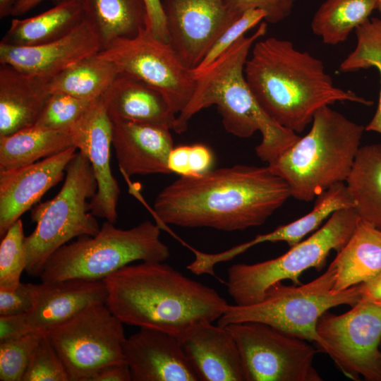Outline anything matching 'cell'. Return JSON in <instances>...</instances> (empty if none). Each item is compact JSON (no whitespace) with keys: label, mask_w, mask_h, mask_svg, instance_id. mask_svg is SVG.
Returning a JSON list of instances; mask_svg holds the SVG:
<instances>
[{"label":"cell","mask_w":381,"mask_h":381,"mask_svg":"<svg viewBox=\"0 0 381 381\" xmlns=\"http://www.w3.org/2000/svg\"><path fill=\"white\" fill-rule=\"evenodd\" d=\"M37 284L20 282L12 291L0 289V315L28 313L32 309Z\"/></svg>","instance_id":"f35d334b"},{"label":"cell","mask_w":381,"mask_h":381,"mask_svg":"<svg viewBox=\"0 0 381 381\" xmlns=\"http://www.w3.org/2000/svg\"><path fill=\"white\" fill-rule=\"evenodd\" d=\"M111 121L112 146L125 177L171 174L167 164L174 147L170 129L129 121Z\"/></svg>","instance_id":"d6986e66"},{"label":"cell","mask_w":381,"mask_h":381,"mask_svg":"<svg viewBox=\"0 0 381 381\" xmlns=\"http://www.w3.org/2000/svg\"><path fill=\"white\" fill-rule=\"evenodd\" d=\"M345 182L360 220L381 230V144L361 146Z\"/></svg>","instance_id":"4316f807"},{"label":"cell","mask_w":381,"mask_h":381,"mask_svg":"<svg viewBox=\"0 0 381 381\" xmlns=\"http://www.w3.org/2000/svg\"><path fill=\"white\" fill-rule=\"evenodd\" d=\"M104 280L68 279L37 284L34 306L27 313L30 332L46 334L91 305L106 303Z\"/></svg>","instance_id":"44dd1931"},{"label":"cell","mask_w":381,"mask_h":381,"mask_svg":"<svg viewBox=\"0 0 381 381\" xmlns=\"http://www.w3.org/2000/svg\"><path fill=\"white\" fill-rule=\"evenodd\" d=\"M318 349L349 378L381 381V307L359 301L345 313L326 311L318 320Z\"/></svg>","instance_id":"4fadbf2b"},{"label":"cell","mask_w":381,"mask_h":381,"mask_svg":"<svg viewBox=\"0 0 381 381\" xmlns=\"http://www.w3.org/2000/svg\"><path fill=\"white\" fill-rule=\"evenodd\" d=\"M244 74L265 112L280 126L302 133L316 111L337 102L373 104L334 85L322 60L289 40L259 39L246 60Z\"/></svg>","instance_id":"3957f363"},{"label":"cell","mask_w":381,"mask_h":381,"mask_svg":"<svg viewBox=\"0 0 381 381\" xmlns=\"http://www.w3.org/2000/svg\"><path fill=\"white\" fill-rule=\"evenodd\" d=\"M48 80L0 66V137L32 127L50 95Z\"/></svg>","instance_id":"603a6c76"},{"label":"cell","mask_w":381,"mask_h":381,"mask_svg":"<svg viewBox=\"0 0 381 381\" xmlns=\"http://www.w3.org/2000/svg\"><path fill=\"white\" fill-rule=\"evenodd\" d=\"M44 334L32 332L0 343L1 381H22L31 356Z\"/></svg>","instance_id":"836d02e7"},{"label":"cell","mask_w":381,"mask_h":381,"mask_svg":"<svg viewBox=\"0 0 381 381\" xmlns=\"http://www.w3.org/2000/svg\"><path fill=\"white\" fill-rule=\"evenodd\" d=\"M106 305L123 324L179 338L217 320L229 304L214 289L163 262L129 264L104 279Z\"/></svg>","instance_id":"7a4b0ae2"},{"label":"cell","mask_w":381,"mask_h":381,"mask_svg":"<svg viewBox=\"0 0 381 381\" xmlns=\"http://www.w3.org/2000/svg\"><path fill=\"white\" fill-rule=\"evenodd\" d=\"M201 381H246L237 344L226 326L202 322L179 338Z\"/></svg>","instance_id":"ffe728a7"},{"label":"cell","mask_w":381,"mask_h":381,"mask_svg":"<svg viewBox=\"0 0 381 381\" xmlns=\"http://www.w3.org/2000/svg\"><path fill=\"white\" fill-rule=\"evenodd\" d=\"M376 9L380 12L381 16V0H377Z\"/></svg>","instance_id":"681fc988"},{"label":"cell","mask_w":381,"mask_h":381,"mask_svg":"<svg viewBox=\"0 0 381 381\" xmlns=\"http://www.w3.org/2000/svg\"><path fill=\"white\" fill-rule=\"evenodd\" d=\"M21 219L16 221L1 238L0 244V289L12 291L20 284L28 263V252Z\"/></svg>","instance_id":"1f68e13d"},{"label":"cell","mask_w":381,"mask_h":381,"mask_svg":"<svg viewBox=\"0 0 381 381\" xmlns=\"http://www.w3.org/2000/svg\"><path fill=\"white\" fill-rule=\"evenodd\" d=\"M189 145L174 147L168 157V168L171 173H175L179 176H189L190 169L188 164Z\"/></svg>","instance_id":"7bdbcfd3"},{"label":"cell","mask_w":381,"mask_h":381,"mask_svg":"<svg viewBox=\"0 0 381 381\" xmlns=\"http://www.w3.org/2000/svg\"><path fill=\"white\" fill-rule=\"evenodd\" d=\"M262 22L250 35L243 36L205 70L195 73L197 85L187 107L177 115L174 131L184 132L188 121L200 110L215 105L225 130L248 138L259 131L257 156L267 164L293 145L300 136L273 121L258 104L246 81L244 68L254 43L265 36Z\"/></svg>","instance_id":"277c9868"},{"label":"cell","mask_w":381,"mask_h":381,"mask_svg":"<svg viewBox=\"0 0 381 381\" xmlns=\"http://www.w3.org/2000/svg\"><path fill=\"white\" fill-rule=\"evenodd\" d=\"M371 67L376 68L380 76V92L379 97L378 105L373 119L365 127L367 131H373L381 134V59L371 64Z\"/></svg>","instance_id":"bcb514c9"},{"label":"cell","mask_w":381,"mask_h":381,"mask_svg":"<svg viewBox=\"0 0 381 381\" xmlns=\"http://www.w3.org/2000/svg\"><path fill=\"white\" fill-rule=\"evenodd\" d=\"M214 157L212 151L206 145L195 144L189 145L188 164L190 176L203 174L212 169Z\"/></svg>","instance_id":"b9f144b4"},{"label":"cell","mask_w":381,"mask_h":381,"mask_svg":"<svg viewBox=\"0 0 381 381\" xmlns=\"http://www.w3.org/2000/svg\"><path fill=\"white\" fill-rule=\"evenodd\" d=\"M336 270L332 262L322 274L305 284L271 286L262 301L248 306L229 305L217 320V325L258 322L282 332L314 341L318 348L321 339L317 332L320 316L329 309L354 306L359 301L358 284L335 291Z\"/></svg>","instance_id":"52a82bcc"},{"label":"cell","mask_w":381,"mask_h":381,"mask_svg":"<svg viewBox=\"0 0 381 381\" xmlns=\"http://www.w3.org/2000/svg\"><path fill=\"white\" fill-rule=\"evenodd\" d=\"M70 132L74 147L90 162L97 181L89 210L96 217L115 224L121 190L110 164L113 123L101 97L93 101Z\"/></svg>","instance_id":"9a60e30c"},{"label":"cell","mask_w":381,"mask_h":381,"mask_svg":"<svg viewBox=\"0 0 381 381\" xmlns=\"http://www.w3.org/2000/svg\"><path fill=\"white\" fill-rule=\"evenodd\" d=\"M89 381H131V375L126 362L107 365L94 374Z\"/></svg>","instance_id":"ee69618b"},{"label":"cell","mask_w":381,"mask_h":381,"mask_svg":"<svg viewBox=\"0 0 381 381\" xmlns=\"http://www.w3.org/2000/svg\"><path fill=\"white\" fill-rule=\"evenodd\" d=\"M376 6L377 0H325L313 17L312 31L326 44L344 42Z\"/></svg>","instance_id":"4dcf8cb0"},{"label":"cell","mask_w":381,"mask_h":381,"mask_svg":"<svg viewBox=\"0 0 381 381\" xmlns=\"http://www.w3.org/2000/svg\"><path fill=\"white\" fill-rule=\"evenodd\" d=\"M357 44L339 65L341 72H353L370 68L381 58V18H369L355 30Z\"/></svg>","instance_id":"e575fe53"},{"label":"cell","mask_w":381,"mask_h":381,"mask_svg":"<svg viewBox=\"0 0 381 381\" xmlns=\"http://www.w3.org/2000/svg\"><path fill=\"white\" fill-rule=\"evenodd\" d=\"M84 19L79 0H64L37 16L13 19L0 42L18 47L45 44L67 35Z\"/></svg>","instance_id":"484cf974"},{"label":"cell","mask_w":381,"mask_h":381,"mask_svg":"<svg viewBox=\"0 0 381 381\" xmlns=\"http://www.w3.org/2000/svg\"><path fill=\"white\" fill-rule=\"evenodd\" d=\"M106 220L94 236H81L56 250L47 260L41 282L68 279L104 280L137 260L164 262L170 255L160 240V226L149 220L128 229Z\"/></svg>","instance_id":"8992f818"},{"label":"cell","mask_w":381,"mask_h":381,"mask_svg":"<svg viewBox=\"0 0 381 381\" xmlns=\"http://www.w3.org/2000/svg\"><path fill=\"white\" fill-rule=\"evenodd\" d=\"M380 350H381V343H380Z\"/></svg>","instance_id":"f907efd6"},{"label":"cell","mask_w":381,"mask_h":381,"mask_svg":"<svg viewBox=\"0 0 381 381\" xmlns=\"http://www.w3.org/2000/svg\"><path fill=\"white\" fill-rule=\"evenodd\" d=\"M75 147L70 131L32 126L0 137V172L33 164Z\"/></svg>","instance_id":"f1b7e54d"},{"label":"cell","mask_w":381,"mask_h":381,"mask_svg":"<svg viewBox=\"0 0 381 381\" xmlns=\"http://www.w3.org/2000/svg\"><path fill=\"white\" fill-rule=\"evenodd\" d=\"M147 10V29L158 39L169 42L162 0H145Z\"/></svg>","instance_id":"60d3db41"},{"label":"cell","mask_w":381,"mask_h":381,"mask_svg":"<svg viewBox=\"0 0 381 381\" xmlns=\"http://www.w3.org/2000/svg\"><path fill=\"white\" fill-rule=\"evenodd\" d=\"M94 100L59 92L51 93L35 126L56 131H70Z\"/></svg>","instance_id":"d6a6232c"},{"label":"cell","mask_w":381,"mask_h":381,"mask_svg":"<svg viewBox=\"0 0 381 381\" xmlns=\"http://www.w3.org/2000/svg\"><path fill=\"white\" fill-rule=\"evenodd\" d=\"M22 381H69L61 360L45 334L36 346Z\"/></svg>","instance_id":"d590c367"},{"label":"cell","mask_w":381,"mask_h":381,"mask_svg":"<svg viewBox=\"0 0 381 381\" xmlns=\"http://www.w3.org/2000/svg\"><path fill=\"white\" fill-rule=\"evenodd\" d=\"M360 219L353 207L337 210L327 222L278 258L255 264H235L228 270L227 290L236 305L262 301L267 290L284 279L301 284V274L310 268L320 270L332 250L339 251Z\"/></svg>","instance_id":"9c48e42d"},{"label":"cell","mask_w":381,"mask_h":381,"mask_svg":"<svg viewBox=\"0 0 381 381\" xmlns=\"http://www.w3.org/2000/svg\"><path fill=\"white\" fill-rule=\"evenodd\" d=\"M119 73L117 67L98 52L75 63L48 80L50 93L85 99L100 97Z\"/></svg>","instance_id":"f546056e"},{"label":"cell","mask_w":381,"mask_h":381,"mask_svg":"<svg viewBox=\"0 0 381 381\" xmlns=\"http://www.w3.org/2000/svg\"><path fill=\"white\" fill-rule=\"evenodd\" d=\"M265 12L260 9H250L243 13L220 35L194 71L199 73L207 68L244 36L247 31L255 27L262 20H265Z\"/></svg>","instance_id":"8d00e7d4"},{"label":"cell","mask_w":381,"mask_h":381,"mask_svg":"<svg viewBox=\"0 0 381 381\" xmlns=\"http://www.w3.org/2000/svg\"><path fill=\"white\" fill-rule=\"evenodd\" d=\"M16 0H0V18H4L11 15L13 5Z\"/></svg>","instance_id":"c3c4849f"},{"label":"cell","mask_w":381,"mask_h":381,"mask_svg":"<svg viewBox=\"0 0 381 381\" xmlns=\"http://www.w3.org/2000/svg\"><path fill=\"white\" fill-rule=\"evenodd\" d=\"M86 18L96 29L102 49L119 38L135 36L147 28L145 0H79Z\"/></svg>","instance_id":"83f0119b"},{"label":"cell","mask_w":381,"mask_h":381,"mask_svg":"<svg viewBox=\"0 0 381 381\" xmlns=\"http://www.w3.org/2000/svg\"><path fill=\"white\" fill-rule=\"evenodd\" d=\"M351 207H353V202L345 183H336L315 198L314 206L308 214L292 222L279 226L272 231L259 234L249 241L223 252L212 253L211 260L214 264L229 261L251 247L265 242L284 241L289 247L294 246L310 232L317 230L334 212Z\"/></svg>","instance_id":"cb8c5ba5"},{"label":"cell","mask_w":381,"mask_h":381,"mask_svg":"<svg viewBox=\"0 0 381 381\" xmlns=\"http://www.w3.org/2000/svg\"><path fill=\"white\" fill-rule=\"evenodd\" d=\"M239 349L246 381H322L308 341L258 322L226 326Z\"/></svg>","instance_id":"8fae6325"},{"label":"cell","mask_w":381,"mask_h":381,"mask_svg":"<svg viewBox=\"0 0 381 381\" xmlns=\"http://www.w3.org/2000/svg\"><path fill=\"white\" fill-rule=\"evenodd\" d=\"M30 332L27 313L0 315V343Z\"/></svg>","instance_id":"ab89813d"},{"label":"cell","mask_w":381,"mask_h":381,"mask_svg":"<svg viewBox=\"0 0 381 381\" xmlns=\"http://www.w3.org/2000/svg\"><path fill=\"white\" fill-rule=\"evenodd\" d=\"M101 97L111 120L174 129L177 114L167 97L139 78L119 72Z\"/></svg>","instance_id":"7402d4cb"},{"label":"cell","mask_w":381,"mask_h":381,"mask_svg":"<svg viewBox=\"0 0 381 381\" xmlns=\"http://www.w3.org/2000/svg\"><path fill=\"white\" fill-rule=\"evenodd\" d=\"M336 270L334 289L342 291L381 272V230L359 220L332 262Z\"/></svg>","instance_id":"d4e9b609"},{"label":"cell","mask_w":381,"mask_h":381,"mask_svg":"<svg viewBox=\"0 0 381 381\" xmlns=\"http://www.w3.org/2000/svg\"><path fill=\"white\" fill-rule=\"evenodd\" d=\"M44 0H16L11 12L12 16H21L38 5ZM55 2L59 3L64 0H52Z\"/></svg>","instance_id":"7dc6e473"},{"label":"cell","mask_w":381,"mask_h":381,"mask_svg":"<svg viewBox=\"0 0 381 381\" xmlns=\"http://www.w3.org/2000/svg\"><path fill=\"white\" fill-rule=\"evenodd\" d=\"M365 127L325 106L308 133L268 166L289 185L291 197L308 202L345 182L361 147Z\"/></svg>","instance_id":"5b68a950"},{"label":"cell","mask_w":381,"mask_h":381,"mask_svg":"<svg viewBox=\"0 0 381 381\" xmlns=\"http://www.w3.org/2000/svg\"><path fill=\"white\" fill-rule=\"evenodd\" d=\"M290 197L268 165L236 164L179 176L158 193L153 212L164 224L234 231L263 224Z\"/></svg>","instance_id":"6da1fadb"},{"label":"cell","mask_w":381,"mask_h":381,"mask_svg":"<svg viewBox=\"0 0 381 381\" xmlns=\"http://www.w3.org/2000/svg\"><path fill=\"white\" fill-rule=\"evenodd\" d=\"M125 361L131 381H199L180 339L171 334L140 328L126 338Z\"/></svg>","instance_id":"e0dca14e"},{"label":"cell","mask_w":381,"mask_h":381,"mask_svg":"<svg viewBox=\"0 0 381 381\" xmlns=\"http://www.w3.org/2000/svg\"><path fill=\"white\" fill-rule=\"evenodd\" d=\"M76 152L69 148L42 161L0 172V236L66 174Z\"/></svg>","instance_id":"ac0fdd59"},{"label":"cell","mask_w":381,"mask_h":381,"mask_svg":"<svg viewBox=\"0 0 381 381\" xmlns=\"http://www.w3.org/2000/svg\"><path fill=\"white\" fill-rule=\"evenodd\" d=\"M102 49L96 29L85 18L67 35L45 44L18 47L0 42V64L49 80Z\"/></svg>","instance_id":"2e32d148"},{"label":"cell","mask_w":381,"mask_h":381,"mask_svg":"<svg viewBox=\"0 0 381 381\" xmlns=\"http://www.w3.org/2000/svg\"><path fill=\"white\" fill-rule=\"evenodd\" d=\"M98 54L111 61L119 72L139 78L162 91L179 115L188 105L198 77L182 61L169 42L147 28L135 36L114 40Z\"/></svg>","instance_id":"7c38bea8"},{"label":"cell","mask_w":381,"mask_h":381,"mask_svg":"<svg viewBox=\"0 0 381 381\" xmlns=\"http://www.w3.org/2000/svg\"><path fill=\"white\" fill-rule=\"evenodd\" d=\"M97 188L90 162L76 152L66 166L65 181L57 195L32 210L31 219L37 225L25 238L28 274L40 277L47 260L60 247L73 238L99 232L100 226L87 202Z\"/></svg>","instance_id":"ba28073f"},{"label":"cell","mask_w":381,"mask_h":381,"mask_svg":"<svg viewBox=\"0 0 381 381\" xmlns=\"http://www.w3.org/2000/svg\"><path fill=\"white\" fill-rule=\"evenodd\" d=\"M123 325L106 303H99L45 335L61 360L69 381H89L101 368L126 362Z\"/></svg>","instance_id":"30bf717a"},{"label":"cell","mask_w":381,"mask_h":381,"mask_svg":"<svg viewBox=\"0 0 381 381\" xmlns=\"http://www.w3.org/2000/svg\"><path fill=\"white\" fill-rule=\"evenodd\" d=\"M358 290L359 301L381 307V272L371 279L358 284Z\"/></svg>","instance_id":"f6af8a7d"},{"label":"cell","mask_w":381,"mask_h":381,"mask_svg":"<svg viewBox=\"0 0 381 381\" xmlns=\"http://www.w3.org/2000/svg\"><path fill=\"white\" fill-rule=\"evenodd\" d=\"M169 43L195 69L224 30L240 16L224 0H162Z\"/></svg>","instance_id":"5bb4252c"},{"label":"cell","mask_w":381,"mask_h":381,"mask_svg":"<svg viewBox=\"0 0 381 381\" xmlns=\"http://www.w3.org/2000/svg\"><path fill=\"white\" fill-rule=\"evenodd\" d=\"M297 0H224L232 13L240 16L250 9L265 12V21L279 23L288 18Z\"/></svg>","instance_id":"74e56055"}]
</instances>
